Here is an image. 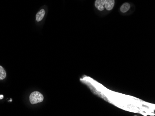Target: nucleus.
Returning a JSON list of instances; mask_svg holds the SVG:
<instances>
[{"label": "nucleus", "mask_w": 155, "mask_h": 116, "mask_svg": "<svg viewBox=\"0 0 155 116\" xmlns=\"http://www.w3.org/2000/svg\"><path fill=\"white\" fill-rule=\"evenodd\" d=\"M44 97L40 92L37 91L33 92L29 96V100L31 104H35L43 101Z\"/></svg>", "instance_id": "1"}, {"label": "nucleus", "mask_w": 155, "mask_h": 116, "mask_svg": "<svg viewBox=\"0 0 155 116\" xmlns=\"http://www.w3.org/2000/svg\"><path fill=\"white\" fill-rule=\"evenodd\" d=\"M114 5L115 0H105L104 7L107 10H112L114 7Z\"/></svg>", "instance_id": "2"}, {"label": "nucleus", "mask_w": 155, "mask_h": 116, "mask_svg": "<svg viewBox=\"0 0 155 116\" xmlns=\"http://www.w3.org/2000/svg\"><path fill=\"white\" fill-rule=\"evenodd\" d=\"M105 0H96L95 2V6L99 10L102 11L105 10L104 7Z\"/></svg>", "instance_id": "3"}, {"label": "nucleus", "mask_w": 155, "mask_h": 116, "mask_svg": "<svg viewBox=\"0 0 155 116\" xmlns=\"http://www.w3.org/2000/svg\"><path fill=\"white\" fill-rule=\"evenodd\" d=\"M45 13V10L44 9L41 10L39 12H38L36 15V20L37 22H40L43 19Z\"/></svg>", "instance_id": "4"}, {"label": "nucleus", "mask_w": 155, "mask_h": 116, "mask_svg": "<svg viewBox=\"0 0 155 116\" xmlns=\"http://www.w3.org/2000/svg\"><path fill=\"white\" fill-rule=\"evenodd\" d=\"M131 8V5L128 3H125L123 4L120 7V10L123 13H126Z\"/></svg>", "instance_id": "5"}, {"label": "nucleus", "mask_w": 155, "mask_h": 116, "mask_svg": "<svg viewBox=\"0 0 155 116\" xmlns=\"http://www.w3.org/2000/svg\"><path fill=\"white\" fill-rule=\"evenodd\" d=\"M6 77V72L3 67L0 66V80H3Z\"/></svg>", "instance_id": "6"}, {"label": "nucleus", "mask_w": 155, "mask_h": 116, "mask_svg": "<svg viewBox=\"0 0 155 116\" xmlns=\"http://www.w3.org/2000/svg\"><path fill=\"white\" fill-rule=\"evenodd\" d=\"M3 95H0V100H2V99H3Z\"/></svg>", "instance_id": "7"}]
</instances>
